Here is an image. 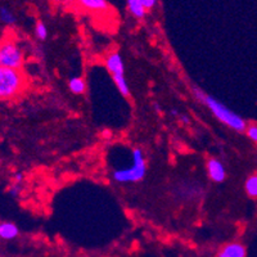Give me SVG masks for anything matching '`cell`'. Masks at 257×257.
<instances>
[{"instance_id":"52a82bcc","label":"cell","mask_w":257,"mask_h":257,"mask_svg":"<svg viewBox=\"0 0 257 257\" xmlns=\"http://www.w3.org/2000/svg\"><path fill=\"white\" fill-rule=\"evenodd\" d=\"M247 249L244 245L239 242H231L222 245L220 251L217 252L216 257H245Z\"/></svg>"},{"instance_id":"277c9868","label":"cell","mask_w":257,"mask_h":257,"mask_svg":"<svg viewBox=\"0 0 257 257\" xmlns=\"http://www.w3.org/2000/svg\"><path fill=\"white\" fill-rule=\"evenodd\" d=\"M105 67L111 73L112 80H113L114 85H116L117 90L120 91V94L125 98L130 96L132 91H130V86H128L127 81L125 77V63L121 57L120 53L113 52L105 58Z\"/></svg>"},{"instance_id":"9a60e30c","label":"cell","mask_w":257,"mask_h":257,"mask_svg":"<svg viewBox=\"0 0 257 257\" xmlns=\"http://www.w3.org/2000/svg\"><path fill=\"white\" fill-rule=\"evenodd\" d=\"M245 133H247V137H248L252 142L257 143V125L247 126Z\"/></svg>"},{"instance_id":"8fae6325","label":"cell","mask_w":257,"mask_h":257,"mask_svg":"<svg viewBox=\"0 0 257 257\" xmlns=\"http://www.w3.org/2000/svg\"><path fill=\"white\" fill-rule=\"evenodd\" d=\"M68 89H70L71 93L79 95V94L85 93V90H86V82L82 77L73 76L68 81Z\"/></svg>"},{"instance_id":"e0dca14e","label":"cell","mask_w":257,"mask_h":257,"mask_svg":"<svg viewBox=\"0 0 257 257\" xmlns=\"http://www.w3.org/2000/svg\"><path fill=\"white\" fill-rule=\"evenodd\" d=\"M21 190V183H15L13 181V185L11 187V189H9V193L12 194V196H17L18 193H20Z\"/></svg>"},{"instance_id":"5bb4252c","label":"cell","mask_w":257,"mask_h":257,"mask_svg":"<svg viewBox=\"0 0 257 257\" xmlns=\"http://www.w3.org/2000/svg\"><path fill=\"white\" fill-rule=\"evenodd\" d=\"M35 36L39 39V40H41V41L47 40V38H48V27L45 26L44 22H41V21H39L38 24H36V26H35Z\"/></svg>"},{"instance_id":"ba28073f","label":"cell","mask_w":257,"mask_h":257,"mask_svg":"<svg viewBox=\"0 0 257 257\" xmlns=\"http://www.w3.org/2000/svg\"><path fill=\"white\" fill-rule=\"evenodd\" d=\"M20 235V229L11 221L0 222V239L12 240Z\"/></svg>"},{"instance_id":"8992f818","label":"cell","mask_w":257,"mask_h":257,"mask_svg":"<svg viewBox=\"0 0 257 257\" xmlns=\"http://www.w3.org/2000/svg\"><path fill=\"white\" fill-rule=\"evenodd\" d=\"M207 174L213 183H222L226 179V169L217 158H210L207 161Z\"/></svg>"},{"instance_id":"3957f363","label":"cell","mask_w":257,"mask_h":257,"mask_svg":"<svg viewBox=\"0 0 257 257\" xmlns=\"http://www.w3.org/2000/svg\"><path fill=\"white\" fill-rule=\"evenodd\" d=\"M25 85V77L21 70L0 67V100L12 99Z\"/></svg>"},{"instance_id":"9c48e42d","label":"cell","mask_w":257,"mask_h":257,"mask_svg":"<svg viewBox=\"0 0 257 257\" xmlns=\"http://www.w3.org/2000/svg\"><path fill=\"white\" fill-rule=\"evenodd\" d=\"M79 3L91 12H105L109 8L107 0H79Z\"/></svg>"},{"instance_id":"7c38bea8","label":"cell","mask_w":257,"mask_h":257,"mask_svg":"<svg viewBox=\"0 0 257 257\" xmlns=\"http://www.w3.org/2000/svg\"><path fill=\"white\" fill-rule=\"evenodd\" d=\"M244 190L251 198H257V174L248 176L245 179Z\"/></svg>"},{"instance_id":"7a4b0ae2","label":"cell","mask_w":257,"mask_h":257,"mask_svg":"<svg viewBox=\"0 0 257 257\" xmlns=\"http://www.w3.org/2000/svg\"><path fill=\"white\" fill-rule=\"evenodd\" d=\"M147 175V160L142 148H133L132 165L112 171V179L118 184L139 183Z\"/></svg>"},{"instance_id":"6da1fadb","label":"cell","mask_w":257,"mask_h":257,"mask_svg":"<svg viewBox=\"0 0 257 257\" xmlns=\"http://www.w3.org/2000/svg\"><path fill=\"white\" fill-rule=\"evenodd\" d=\"M193 95H194L196 99H198L199 102L203 103V104L210 109L211 113L216 117L220 122L226 125L229 128L234 130V132H238V133L245 132V128H247V123H245V121L243 120L239 114L235 113L234 111H231L229 107H226L224 103L217 100L215 96L203 93V91L198 88H193Z\"/></svg>"},{"instance_id":"5b68a950","label":"cell","mask_w":257,"mask_h":257,"mask_svg":"<svg viewBox=\"0 0 257 257\" xmlns=\"http://www.w3.org/2000/svg\"><path fill=\"white\" fill-rule=\"evenodd\" d=\"M24 62V52L15 40L4 39L3 41H0V67L21 70Z\"/></svg>"},{"instance_id":"30bf717a","label":"cell","mask_w":257,"mask_h":257,"mask_svg":"<svg viewBox=\"0 0 257 257\" xmlns=\"http://www.w3.org/2000/svg\"><path fill=\"white\" fill-rule=\"evenodd\" d=\"M126 4H127L128 12L135 20H143L146 17L147 11L142 4V0H126Z\"/></svg>"},{"instance_id":"2e32d148","label":"cell","mask_w":257,"mask_h":257,"mask_svg":"<svg viewBox=\"0 0 257 257\" xmlns=\"http://www.w3.org/2000/svg\"><path fill=\"white\" fill-rule=\"evenodd\" d=\"M157 3H158V0H142V4H143L144 9H146L147 12L155 9L156 6H157Z\"/></svg>"},{"instance_id":"4fadbf2b","label":"cell","mask_w":257,"mask_h":257,"mask_svg":"<svg viewBox=\"0 0 257 257\" xmlns=\"http://www.w3.org/2000/svg\"><path fill=\"white\" fill-rule=\"evenodd\" d=\"M0 21L7 26H12L16 24V17L11 9L7 7H0Z\"/></svg>"}]
</instances>
